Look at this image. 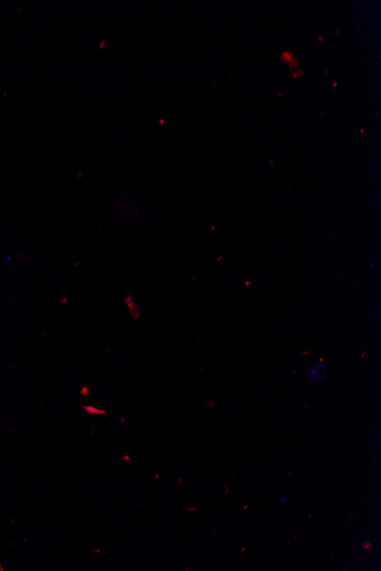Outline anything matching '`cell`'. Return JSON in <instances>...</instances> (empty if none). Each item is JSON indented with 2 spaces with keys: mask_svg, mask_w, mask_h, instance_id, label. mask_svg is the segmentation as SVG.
<instances>
[{
  "mask_svg": "<svg viewBox=\"0 0 381 571\" xmlns=\"http://www.w3.org/2000/svg\"><path fill=\"white\" fill-rule=\"evenodd\" d=\"M307 375L312 381H323L329 377L327 368L322 361H319L314 366L307 368Z\"/></svg>",
  "mask_w": 381,
  "mask_h": 571,
  "instance_id": "cell-1",
  "label": "cell"
},
{
  "mask_svg": "<svg viewBox=\"0 0 381 571\" xmlns=\"http://www.w3.org/2000/svg\"><path fill=\"white\" fill-rule=\"evenodd\" d=\"M362 546H363V548H365V549H369L370 547H371V543H369V542H368V543H363Z\"/></svg>",
  "mask_w": 381,
  "mask_h": 571,
  "instance_id": "cell-2",
  "label": "cell"
},
{
  "mask_svg": "<svg viewBox=\"0 0 381 571\" xmlns=\"http://www.w3.org/2000/svg\"><path fill=\"white\" fill-rule=\"evenodd\" d=\"M279 502H281V504H284L285 503L284 497H279Z\"/></svg>",
  "mask_w": 381,
  "mask_h": 571,
  "instance_id": "cell-3",
  "label": "cell"
}]
</instances>
